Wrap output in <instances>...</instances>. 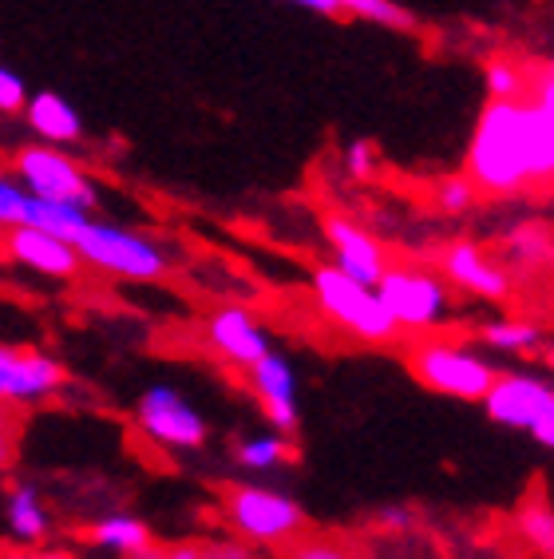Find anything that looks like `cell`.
<instances>
[{"mask_svg":"<svg viewBox=\"0 0 554 559\" xmlns=\"http://www.w3.org/2000/svg\"><path fill=\"white\" fill-rule=\"evenodd\" d=\"M463 175L483 194H515L554 179V116L534 99H487L471 131Z\"/></svg>","mask_w":554,"mask_h":559,"instance_id":"6da1fadb","label":"cell"},{"mask_svg":"<svg viewBox=\"0 0 554 559\" xmlns=\"http://www.w3.org/2000/svg\"><path fill=\"white\" fill-rule=\"evenodd\" d=\"M313 298H317V310L333 325H341L345 334L361 337V342H393L396 330H400L396 318L388 313V306H384L381 290L349 278L333 262L313 270Z\"/></svg>","mask_w":554,"mask_h":559,"instance_id":"7a4b0ae2","label":"cell"},{"mask_svg":"<svg viewBox=\"0 0 554 559\" xmlns=\"http://www.w3.org/2000/svg\"><path fill=\"white\" fill-rule=\"evenodd\" d=\"M408 369L424 389L456 401H483L491 393V385H495V377H499L487 357L468 349L463 342H448V337L412 342Z\"/></svg>","mask_w":554,"mask_h":559,"instance_id":"3957f363","label":"cell"},{"mask_svg":"<svg viewBox=\"0 0 554 559\" xmlns=\"http://www.w3.org/2000/svg\"><path fill=\"white\" fill-rule=\"evenodd\" d=\"M72 247L80 250V259H84L87 266L104 270V274H116V278L155 282L167 274L162 250L155 247L150 238L135 235V230H123V226H116V223L87 218L72 235Z\"/></svg>","mask_w":554,"mask_h":559,"instance_id":"277c9868","label":"cell"},{"mask_svg":"<svg viewBox=\"0 0 554 559\" xmlns=\"http://www.w3.org/2000/svg\"><path fill=\"white\" fill-rule=\"evenodd\" d=\"M226 520L238 532V539L257 544V548L289 544L305 527V512H301V504L293 496L262 485L230 488V496H226Z\"/></svg>","mask_w":554,"mask_h":559,"instance_id":"5b68a950","label":"cell"},{"mask_svg":"<svg viewBox=\"0 0 554 559\" xmlns=\"http://www.w3.org/2000/svg\"><path fill=\"white\" fill-rule=\"evenodd\" d=\"M376 290L396 325L408 334H432L451 318L448 278H439L424 266H388Z\"/></svg>","mask_w":554,"mask_h":559,"instance_id":"8992f818","label":"cell"},{"mask_svg":"<svg viewBox=\"0 0 554 559\" xmlns=\"http://www.w3.org/2000/svg\"><path fill=\"white\" fill-rule=\"evenodd\" d=\"M12 175L21 179L24 187L40 199H60V203H80V206H96V183L84 175V167L64 155L52 143H28L12 155Z\"/></svg>","mask_w":554,"mask_h":559,"instance_id":"52a82bcc","label":"cell"},{"mask_svg":"<svg viewBox=\"0 0 554 559\" xmlns=\"http://www.w3.org/2000/svg\"><path fill=\"white\" fill-rule=\"evenodd\" d=\"M135 420L143 437L162 449H203L206 444V417L182 397L174 385H150L135 405Z\"/></svg>","mask_w":554,"mask_h":559,"instance_id":"ba28073f","label":"cell"},{"mask_svg":"<svg viewBox=\"0 0 554 559\" xmlns=\"http://www.w3.org/2000/svg\"><path fill=\"white\" fill-rule=\"evenodd\" d=\"M554 401V385L534 373H499L491 393L483 397V413H487L495 425H507V429H527L531 432L539 425Z\"/></svg>","mask_w":554,"mask_h":559,"instance_id":"9c48e42d","label":"cell"},{"mask_svg":"<svg viewBox=\"0 0 554 559\" xmlns=\"http://www.w3.org/2000/svg\"><path fill=\"white\" fill-rule=\"evenodd\" d=\"M64 385V369L40 349H0V397L12 405H33V401L52 397Z\"/></svg>","mask_w":554,"mask_h":559,"instance_id":"30bf717a","label":"cell"},{"mask_svg":"<svg viewBox=\"0 0 554 559\" xmlns=\"http://www.w3.org/2000/svg\"><path fill=\"white\" fill-rule=\"evenodd\" d=\"M4 250H9V259L16 266L44 274V278H75L80 266H84L80 250L68 238L52 235V230H40V226H9Z\"/></svg>","mask_w":554,"mask_h":559,"instance_id":"8fae6325","label":"cell"},{"mask_svg":"<svg viewBox=\"0 0 554 559\" xmlns=\"http://www.w3.org/2000/svg\"><path fill=\"white\" fill-rule=\"evenodd\" d=\"M325 238H329L333 250V266L345 270L349 278L364 282V286H381V278L388 274L384 247L361 223H352L345 215H329L325 218Z\"/></svg>","mask_w":554,"mask_h":559,"instance_id":"7c38bea8","label":"cell"},{"mask_svg":"<svg viewBox=\"0 0 554 559\" xmlns=\"http://www.w3.org/2000/svg\"><path fill=\"white\" fill-rule=\"evenodd\" d=\"M206 337H210V349L218 357H226L230 366L254 369L262 357H269V334L254 322V313L245 306H222V310L210 313L206 322Z\"/></svg>","mask_w":554,"mask_h":559,"instance_id":"4fadbf2b","label":"cell"},{"mask_svg":"<svg viewBox=\"0 0 554 559\" xmlns=\"http://www.w3.org/2000/svg\"><path fill=\"white\" fill-rule=\"evenodd\" d=\"M250 373V385H254L257 405L266 409V420L274 425V432H298L301 425V409H298V373L289 366V357L269 354L262 357Z\"/></svg>","mask_w":554,"mask_h":559,"instance_id":"5bb4252c","label":"cell"},{"mask_svg":"<svg viewBox=\"0 0 554 559\" xmlns=\"http://www.w3.org/2000/svg\"><path fill=\"white\" fill-rule=\"evenodd\" d=\"M439 266H444V278H448L451 286L475 294V298L499 301L511 294L507 270L495 266L475 242H456V247H448L444 250V259H439Z\"/></svg>","mask_w":554,"mask_h":559,"instance_id":"9a60e30c","label":"cell"},{"mask_svg":"<svg viewBox=\"0 0 554 559\" xmlns=\"http://www.w3.org/2000/svg\"><path fill=\"white\" fill-rule=\"evenodd\" d=\"M24 119H28V128L40 135L44 143H75L84 135V123H80V111L68 104L60 92H36L28 99V108H24Z\"/></svg>","mask_w":554,"mask_h":559,"instance_id":"2e32d148","label":"cell"},{"mask_svg":"<svg viewBox=\"0 0 554 559\" xmlns=\"http://www.w3.org/2000/svg\"><path fill=\"white\" fill-rule=\"evenodd\" d=\"M4 527H9V539L21 544V548H40L44 536H48V512L40 504V492L33 485H12L4 496Z\"/></svg>","mask_w":554,"mask_h":559,"instance_id":"e0dca14e","label":"cell"},{"mask_svg":"<svg viewBox=\"0 0 554 559\" xmlns=\"http://www.w3.org/2000/svg\"><path fill=\"white\" fill-rule=\"evenodd\" d=\"M92 218V211L80 203H60V199H40V194H24L21 203V223L16 226H40V230H52V235L68 238L72 242V235L80 230V226Z\"/></svg>","mask_w":554,"mask_h":559,"instance_id":"ac0fdd59","label":"cell"},{"mask_svg":"<svg viewBox=\"0 0 554 559\" xmlns=\"http://www.w3.org/2000/svg\"><path fill=\"white\" fill-rule=\"evenodd\" d=\"M87 539L96 548L119 551V556H138V551L150 548V527L143 520L128 516V512H111V516L96 520V524L87 527Z\"/></svg>","mask_w":554,"mask_h":559,"instance_id":"d6986e66","label":"cell"},{"mask_svg":"<svg viewBox=\"0 0 554 559\" xmlns=\"http://www.w3.org/2000/svg\"><path fill=\"white\" fill-rule=\"evenodd\" d=\"M128 559H257L254 544L245 539H182V544H167V548H155Z\"/></svg>","mask_w":554,"mask_h":559,"instance_id":"ffe728a7","label":"cell"},{"mask_svg":"<svg viewBox=\"0 0 554 559\" xmlns=\"http://www.w3.org/2000/svg\"><path fill=\"white\" fill-rule=\"evenodd\" d=\"M483 345L499 349V354H534L543 345V330L531 322H515V318H499V322L483 325Z\"/></svg>","mask_w":554,"mask_h":559,"instance_id":"44dd1931","label":"cell"},{"mask_svg":"<svg viewBox=\"0 0 554 559\" xmlns=\"http://www.w3.org/2000/svg\"><path fill=\"white\" fill-rule=\"evenodd\" d=\"M293 452H289L286 432H257V437H245L238 444V464L250 468V473H274L277 464H286Z\"/></svg>","mask_w":554,"mask_h":559,"instance_id":"7402d4cb","label":"cell"},{"mask_svg":"<svg viewBox=\"0 0 554 559\" xmlns=\"http://www.w3.org/2000/svg\"><path fill=\"white\" fill-rule=\"evenodd\" d=\"M503 250H507L515 262H522V266L551 262L554 259V235H551V230H543V226L527 223V226H519V230H511V235H507Z\"/></svg>","mask_w":554,"mask_h":559,"instance_id":"603a6c76","label":"cell"},{"mask_svg":"<svg viewBox=\"0 0 554 559\" xmlns=\"http://www.w3.org/2000/svg\"><path fill=\"white\" fill-rule=\"evenodd\" d=\"M519 532L527 536L534 551L554 556V508L551 504H527L519 512Z\"/></svg>","mask_w":554,"mask_h":559,"instance_id":"cb8c5ba5","label":"cell"},{"mask_svg":"<svg viewBox=\"0 0 554 559\" xmlns=\"http://www.w3.org/2000/svg\"><path fill=\"white\" fill-rule=\"evenodd\" d=\"M483 87H487L491 99H522L527 92V72L511 60H491L483 68Z\"/></svg>","mask_w":554,"mask_h":559,"instance_id":"d4e9b609","label":"cell"},{"mask_svg":"<svg viewBox=\"0 0 554 559\" xmlns=\"http://www.w3.org/2000/svg\"><path fill=\"white\" fill-rule=\"evenodd\" d=\"M475 194H480V187L471 183L468 175H451V179H439L436 183V203H439V211H448V215L468 211V206L475 203Z\"/></svg>","mask_w":554,"mask_h":559,"instance_id":"484cf974","label":"cell"},{"mask_svg":"<svg viewBox=\"0 0 554 559\" xmlns=\"http://www.w3.org/2000/svg\"><path fill=\"white\" fill-rule=\"evenodd\" d=\"M28 87H24V80L12 68H0V111L4 116H16V111L28 108Z\"/></svg>","mask_w":554,"mask_h":559,"instance_id":"4316f807","label":"cell"},{"mask_svg":"<svg viewBox=\"0 0 554 559\" xmlns=\"http://www.w3.org/2000/svg\"><path fill=\"white\" fill-rule=\"evenodd\" d=\"M345 167H349L352 179H369L376 167V151L373 143H364V140H352L349 147H345Z\"/></svg>","mask_w":554,"mask_h":559,"instance_id":"83f0119b","label":"cell"},{"mask_svg":"<svg viewBox=\"0 0 554 559\" xmlns=\"http://www.w3.org/2000/svg\"><path fill=\"white\" fill-rule=\"evenodd\" d=\"M531 92H534V104L554 116V60H551V64H543V68H534Z\"/></svg>","mask_w":554,"mask_h":559,"instance_id":"f1b7e54d","label":"cell"},{"mask_svg":"<svg viewBox=\"0 0 554 559\" xmlns=\"http://www.w3.org/2000/svg\"><path fill=\"white\" fill-rule=\"evenodd\" d=\"M289 559H349L341 548H333V544H325V539H301L298 548H293V556Z\"/></svg>","mask_w":554,"mask_h":559,"instance_id":"f546056e","label":"cell"},{"mask_svg":"<svg viewBox=\"0 0 554 559\" xmlns=\"http://www.w3.org/2000/svg\"><path fill=\"white\" fill-rule=\"evenodd\" d=\"M289 4H301L310 12H325V16H349L352 0H289Z\"/></svg>","mask_w":554,"mask_h":559,"instance_id":"4dcf8cb0","label":"cell"},{"mask_svg":"<svg viewBox=\"0 0 554 559\" xmlns=\"http://www.w3.org/2000/svg\"><path fill=\"white\" fill-rule=\"evenodd\" d=\"M534 444H543V449H554V401H551V409L539 417V425L531 429Z\"/></svg>","mask_w":554,"mask_h":559,"instance_id":"1f68e13d","label":"cell"},{"mask_svg":"<svg viewBox=\"0 0 554 559\" xmlns=\"http://www.w3.org/2000/svg\"><path fill=\"white\" fill-rule=\"evenodd\" d=\"M4 559H75V556L56 551V548H21V551H9Z\"/></svg>","mask_w":554,"mask_h":559,"instance_id":"d6a6232c","label":"cell"},{"mask_svg":"<svg viewBox=\"0 0 554 559\" xmlns=\"http://www.w3.org/2000/svg\"><path fill=\"white\" fill-rule=\"evenodd\" d=\"M384 524L408 527V524H412V516H408V512H384Z\"/></svg>","mask_w":554,"mask_h":559,"instance_id":"836d02e7","label":"cell"},{"mask_svg":"<svg viewBox=\"0 0 554 559\" xmlns=\"http://www.w3.org/2000/svg\"><path fill=\"white\" fill-rule=\"evenodd\" d=\"M546 361H551V369H554V345H551V349H546Z\"/></svg>","mask_w":554,"mask_h":559,"instance_id":"e575fe53","label":"cell"}]
</instances>
